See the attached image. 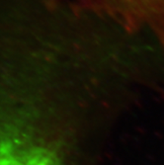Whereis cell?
<instances>
[{
    "instance_id": "1",
    "label": "cell",
    "mask_w": 164,
    "mask_h": 165,
    "mask_svg": "<svg viewBox=\"0 0 164 165\" xmlns=\"http://www.w3.org/2000/svg\"><path fill=\"white\" fill-rule=\"evenodd\" d=\"M89 9L130 34H147L164 45V0H82Z\"/></svg>"
},
{
    "instance_id": "2",
    "label": "cell",
    "mask_w": 164,
    "mask_h": 165,
    "mask_svg": "<svg viewBox=\"0 0 164 165\" xmlns=\"http://www.w3.org/2000/svg\"><path fill=\"white\" fill-rule=\"evenodd\" d=\"M0 165H54L44 143L32 132L0 116Z\"/></svg>"
}]
</instances>
